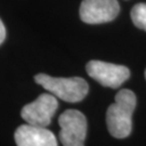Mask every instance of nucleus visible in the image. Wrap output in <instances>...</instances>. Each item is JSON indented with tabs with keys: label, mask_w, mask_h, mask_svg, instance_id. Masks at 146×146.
Segmentation results:
<instances>
[{
	"label": "nucleus",
	"mask_w": 146,
	"mask_h": 146,
	"mask_svg": "<svg viewBox=\"0 0 146 146\" xmlns=\"http://www.w3.org/2000/svg\"><path fill=\"white\" fill-rule=\"evenodd\" d=\"M58 107L56 96L51 93H43L40 94L34 102L25 105L22 108L21 116L29 125L47 128L51 123Z\"/></svg>",
	"instance_id": "obj_4"
},
{
	"label": "nucleus",
	"mask_w": 146,
	"mask_h": 146,
	"mask_svg": "<svg viewBox=\"0 0 146 146\" xmlns=\"http://www.w3.org/2000/svg\"><path fill=\"white\" fill-rule=\"evenodd\" d=\"M131 19L137 28L146 31V3H137L131 10Z\"/></svg>",
	"instance_id": "obj_8"
},
{
	"label": "nucleus",
	"mask_w": 146,
	"mask_h": 146,
	"mask_svg": "<svg viewBox=\"0 0 146 146\" xmlns=\"http://www.w3.org/2000/svg\"><path fill=\"white\" fill-rule=\"evenodd\" d=\"M88 75L103 87L117 89L130 77L129 68L123 65L93 60L86 66Z\"/></svg>",
	"instance_id": "obj_5"
},
{
	"label": "nucleus",
	"mask_w": 146,
	"mask_h": 146,
	"mask_svg": "<svg viewBox=\"0 0 146 146\" xmlns=\"http://www.w3.org/2000/svg\"><path fill=\"white\" fill-rule=\"evenodd\" d=\"M145 78H146V70H145Z\"/></svg>",
	"instance_id": "obj_10"
},
{
	"label": "nucleus",
	"mask_w": 146,
	"mask_h": 146,
	"mask_svg": "<svg viewBox=\"0 0 146 146\" xmlns=\"http://www.w3.org/2000/svg\"><path fill=\"white\" fill-rule=\"evenodd\" d=\"M5 35H7V31H5V27L3 25L2 21L0 20V44L5 41Z\"/></svg>",
	"instance_id": "obj_9"
},
{
	"label": "nucleus",
	"mask_w": 146,
	"mask_h": 146,
	"mask_svg": "<svg viewBox=\"0 0 146 146\" xmlns=\"http://www.w3.org/2000/svg\"><path fill=\"white\" fill-rule=\"evenodd\" d=\"M136 106V96L133 91L122 89L116 94L115 102L106 113V123L111 135L116 139H125L132 131V115Z\"/></svg>",
	"instance_id": "obj_1"
},
{
	"label": "nucleus",
	"mask_w": 146,
	"mask_h": 146,
	"mask_svg": "<svg viewBox=\"0 0 146 146\" xmlns=\"http://www.w3.org/2000/svg\"><path fill=\"white\" fill-rule=\"evenodd\" d=\"M35 81L58 99L68 103L82 101L89 92L88 82L80 77L58 78L46 74H38L35 76Z\"/></svg>",
	"instance_id": "obj_2"
},
{
	"label": "nucleus",
	"mask_w": 146,
	"mask_h": 146,
	"mask_svg": "<svg viewBox=\"0 0 146 146\" xmlns=\"http://www.w3.org/2000/svg\"><path fill=\"white\" fill-rule=\"evenodd\" d=\"M14 139L17 146H58V140L52 131L29 123L20 125Z\"/></svg>",
	"instance_id": "obj_7"
},
{
	"label": "nucleus",
	"mask_w": 146,
	"mask_h": 146,
	"mask_svg": "<svg viewBox=\"0 0 146 146\" xmlns=\"http://www.w3.org/2000/svg\"><path fill=\"white\" fill-rule=\"evenodd\" d=\"M119 11L117 0H82L79 14L87 24H102L115 20Z\"/></svg>",
	"instance_id": "obj_6"
},
{
	"label": "nucleus",
	"mask_w": 146,
	"mask_h": 146,
	"mask_svg": "<svg viewBox=\"0 0 146 146\" xmlns=\"http://www.w3.org/2000/svg\"><path fill=\"white\" fill-rule=\"evenodd\" d=\"M60 141L63 146H84L87 137L86 116L77 110H67L58 118Z\"/></svg>",
	"instance_id": "obj_3"
}]
</instances>
